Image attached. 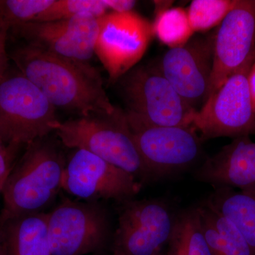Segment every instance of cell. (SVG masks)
Masks as SVG:
<instances>
[{
  "label": "cell",
  "mask_w": 255,
  "mask_h": 255,
  "mask_svg": "<svg viewBox=\"0 0 255 255\" xmlns=\"http://www.w3.org/2000/svg\"><path fill=\"white\" fill-rule=\"evenodd\" d=\"M66 161L59 147L46 137L27 145L1 191L0 223L43 212L62 189Z\"/></svg>",
  "instance_id": "7a4b0ae2"
},
{
  "label": "cell",
  "mask_w": 255,
  "mask_h": 255,
  "mask_svg": "<svg viewBox=\"0 0 255 255\" xmlns=\"http://www.w3.org/2000/svg\"><path fill=\"white\" fill-rule=\"evenodd\" d=\"M20 147L19 146L6 145L0 150V186L2 187L16 164Z\"/></svg>",
  "instance_id": "cb8c5ba5"
},
{
  "label": "cell",
  "mask_w": 255,
  "mask_h": 255,
  "mask_svg": "<svg viewBox=\"0 0 255 255\" xmlns=\"http://www.w3.org/2000/svg\"><path fill=\"white\" fill-rule=\"evenodd\" d=\"M107 9L118 13L128 12L132 11L137 1L132 0H103Z\"/></svg>",
  "instance_id": "484cf974"
},
{
  "label": "cell",
  "mask_w": 255,
  "mask_h": 255,
  "mask_svg": "<svg viewBox=\"0 0 255 255\" xmlns=\"http://www.w3.org/2000/svg\"><path fill=\"white\" fill-rule=\"evenodd\" d=\"M9 28L0 24V79L8 69L9 55L6 52V38Z\"/></svg>",
  "instance_id": "d4e9b609"
},
{
  "label": "cell",
  "mask_w": 255,
  "mask_h": 255,
  "mask_svg": "<svg viewBox=\"0 0 255 255\" xmlns=\"http://www.w3.org/2000/svg\"><path fill=\"white\" fill-rule=\"evenodd\" d=\"M48 214L23 215L0 223L7 255H52Z\"/></svg>",
  "instance_id": "2e32d148"
},
{
  "label": "cell",
  "mask_w": 255,
  "mask_h": 255,
  "mask_svg": "<svg viewBox=\"0 0 255 255\" xmlns=\"http://www.w3.org/2000/svg\"><path fill=\"white\" fill-rule=\"evenodd\" d=\"M97 55L112 82H118L141 60L153 37L152 23L135 11L107 12L99 18Z\"/></svg>",
  "instance_id": "9c48e42d"
},
{
  "label": "cell",
  "mask_w": 255,
  "mask_h": 255,
  "mask_svg": "<svg viewBox=\"0 0 255 255\" xmlns=\"http://www.w3.org/2000/svg\"><path fill=\"white\" fill-rule=\"evenodd\" d=\"M200 182L216 187L255 190V142L250 136L233 139L206 159L195 172Z\"/></svg>",
  "instance_id": "9a60e30c"
},
{
  "label": "cell",
  "mask_w": 255,
  "mask_h": 255,
  "mask_svg": "<svg viewBox=\"0 0 255 255\" xmlns=\"http://www.w3.org/2000/svg\"><path fill=\"white\" fill-rule=\"evenodd\" d=\"M60 122L56 108L18 70L0 79V137L7 145L21 147L55 132Z\"/></svg>",
  "instance_id": "277c9868"
},
{
  "label": "cell",
  "mask_w": 255,
  "mask_h": 255,
  "mask_svg": "<svg viewBox=\"0 0 255 255\" xmlns=\"http://www.w3.org/2000/svg\"><path fill=\"white\" fill-rule=\"evenodd\" d=\"M9 57L55 108L85 117H110L119 110L111 103L100 73L88 63L68 59L28 43L13 50Z\"/></svg>",
  "instance_id": "6da1fadb"
},
{
  "label": "cell",
  "mask_w": 255,
  "mask_h": 255,
  "mask_svg": "<svg viewBox=\"0 0 255 255\" xmlns=\"http://www.w3.org/2000/svg\"><path fill=\"white\" fill-rule=\"evenodd\" d=\"M142 184L132 174L80 149H74L67 159L62 189L87 201L100 199L119 202L131 200Z\"/></svg>",
  "instance_id": "30bf717a"
},
{
  "label": "cell",
  "mask_w": 255,
  "mask_h": 255,
  "mask_svg": "<svg viewBox=\"0 0 255 255\" xmlns=\"http://www.w3.org/2000/svg\"><path fill=\"white\" fill-rule=\"evenodd\" d=\"M214 41V33L193 36L184 46L169 48L159 64L175 91L196 111L200 110L209 97Z\"/></svg>",
  "instance_id": "7c38bea8"
},
{
  "label": "cell",
  "mask_w": 255,
  "mask_h": 255,
  "mask_svg": "<svg viewBox=\"0 0 255 255\" xmlns=\"http://www.w3.org/2000/svg\"><path fill=\"white\" fill-rule=\"evenodd\" d=\"M3 187L0 186V195L1 194V191H2Z\"/></svg>",
  "instance_id": "f546056e"
},
{
  "label": "cell",
  "mask_w": 255,
  "mask_h": 255,
  "mask_svg": "<svg viewBox=\"0 0 255 255\" xmlns=\"http://www.w3.org/2000/svg\"><path fill=\"white\" fill-rule=\"evenodd\" d=\"M28 44L59 56L88 63L95 54L99 18L80 15L60 21L31 22L11 28Z\"/></svg>",
  "instance_id": "5bb4252c"
},
{
  "label": "cell",
  "mask_w": 255,
  "mask_h": 255,
  "mask_svg": "<svg viewBox=\"0 0 255 255\" xmlns=\"http://www.w3.org/2000/svg\"><path fill=\"white\" fill-rule=\"evenodd\" d=\"M157 255H163L162 254V253H160V254Z\"/></svg>",
  "instance_id": "4dcf8cb0"
},
{
  "label": "cell",
  "mask_w": 255,
  "mask_h": 255,
  "mask_svg": "<svg viewBox=\"0 0 255 255\" xmlns=\"http://www.w3.org/2000/svg\"><path fill=\"white\" fill-rule=\"evenodd\" d=\"M237 0H194L187 11L191 27L194 33L206 32L219 26Z\"/></svg>",
  "instance_id": "44dd1931"
},
{
  "label": "cell",
  "mask_w": 255,
  "mask_h": 255,
  "mask_svg": "<svg viewBox=\"0 0 255 255\" xmlns=\"http://www.w3.org/2000/svg\"><path fill=\"white\" fill-rule=\"evenodd\" d=\"M128 125L151 179L180 172L192 165L202 153V142L191 127L152 125L130 112Z\"/></svg>",
  "instance_id": "52a82bcc"
},
{
  "label": "cell",
  "mask_w": 255,
  "mask_h": 255,
  "mask_svg": "<svg viewBox=\"0 0 255 255\" xmlns=\"http://www.w3.org/2000/svg\"><path fill=\"white\" fill-rule=\"evenodd\" d=\"M255 61V51L193 114L191 127L203 141L255 135V114L249 86L250 72Z\"/></svg>",
  "instance_id": "5b68a950"
},
{
  "label": "cell",
  "mask_w": 255,
  "mask_h": 255,
  "mask_svg": "<svg viewBox=\"0 0 255 255\" xmlns=\"http://www.w3.org/2000/svg\"><path fill=\"white\" fill-rule=\"evenodd\" d=\"M55 0H0V24L11 28L35 22Z\"/></svg>",
  "instance_id": "7402d4cb"
},
{
  "label": "cell",
  "mask_w": 255,
  "mask_h": 255,
  "mask_svg": "<svg viewBox=\"0 0 255 255\" xmlns=\"http://www.w3.org/2000/svg\"><path fill=\"white\" fill-rule=\"evenodd\" d=\"M163 255H212L206 242L198 207L174 216L173 228Z\"/></svg>",
  "instance_id": "d6986e66"
},
{
  "label": "cell",
  "mask_w": 255,
  "mask_h": 255,
  "mask_svg": "<svg viewBox=\"0 0 255 255\" xmlns=\"http://www.w3.org/2000/svg\"><path fill=\"white\" fill-rule=\"evenodd\" d=\"M255 51V0H237L214 32V63L208 99Z\"/></svg>",
  "instance_id": "4fadbf2b"
},
{
  "label": "cell",
  "mask_w": 255,
  "mask_h": 255,
  "mask_svg": "<svg viewBox=\"0 0 255 255\" xmlns=\"http://www.w3.org/2000/svg\"><path fill=\"white\" fill-rule=\"evenodd\" d=\"M0 255H7L6 254V243H5L4 233H3L1 225H0Z\"/></svg>",
  "instance_id": "83f0119b"
},
{
  "label": "cell",
  "mask_w": 255,
  "mask_h": 255,
  "mask_svg": "<svg viewBox=\"0 0 255 255\" xmlns=\"http://www.w3.org/2000/svg\"><path fill=\"white\" fill-rule=\"evenodd\" d=\"M152 25L154 36L170 48L184 46L194 34L187 10L181 7L157 11Z\"/></svg>",
  "instance_id": "ffe728a7"
},
{
  "label": "cell",
  "mask_w": 255,
  "mask_h": 255,
  "mask_svg": "<svg viewBox=\"0 0 255 255\" xmlns=\"http://www.w3.org/2000/svg\"><path fill=\"white\" fill-rule=\"evenodd\" d=\"M206 201L238 228L255 255V190L216 187Z\"/></svg>",
  "instance_id": "e0dca14e"
},
{
  "label": "cell",
  "mask_w": 255,
  "mask_h": 255,
  "mask_svg": "<svg viewBox=\"0 0 255 255\" xmlns=\"http://www.w3.org/2000/svg\"><path fill=\"white\" fill-rule=\"evenodd\" d=\"M128 112L161 127H191L196 112L182 100L158 65L134 67L119 79Z\"/></svg>",
  "instance_id": "8992f818"
},
{
  "label": "cell",
  "mask_w": 255,
  "mask_h": 255,
  "mask_svg": "<svg viewBox=\"0 0 255 255\" xmlns=\"http://www.w3.org/2000/svg\"><path fill=\"white\" fill-rule=\"evenodd\" d=\"M47 214L52 255L95 253L110 237L108 214L97 203L65 199Z\"/></svg>",
  "instance_id": "ba28073f"
},
{
  "label": "cell",
  "mask_w": 255,
  "mask_h": 255,
  "mask_svg": "<svg viewBox=\"0 0 255 255\" xmlns=\"http://www.w3.org/2000/svg\"><path fill=\"white\" fill-rule=\"evenodd\" d=\"M174 218L161 201H125L114 233L113 255L160 254L170 238Z\"/></svg>",
  "instance_id": "8fae6325"
},
{
  "label": "cell",
  "mask_w": 255,
  "mask_h": 255,
  "mask_svg": "<svg viewBox=\"0 0 255 255\" xmlns=\"http://www.w3.org/2000/svg\"><path fill=\"white\" fill-rule=\"evenodd\" d=\"M6 145H7V144L5 143V142L3 141L2 139L0 137V150H1V149L4 148L5 146Z\"/></svg>",
  "instance_id": "f1b7e54d"
},
{
  "label": "cell",
  "mask_w": 255,
  "mask_h": 255,
  "mask_svg": "<svg viewBox=\"0 0 255 255\" xmlns=\"http://www.w3.org/2000/svg\"><path fill=\"white\" fill-rule=\"evenodd\" d=\"M64 145L91 152L136 178L150 180L128 125L126 112L118 110L110 117H80L60 122L55 130Z\"/></svg>",
  "instance_id": "3957f363"
},
{
  "label": "cell",
  "mask_w": 255,
  "mask_h": 255,
  "mask_svg": "<svg viewBox=\"0 0 255 255\" xmlns=\"http://www.w3.org/2000/svg\"><path fill=\"white\" fill-rule=\"evenodd\" d=\"M107 12L103 0H55L35 22L60 21L85 14L100 18Z\"/></svg>",
  "instance_id": "603a6c76"
},
{
  "label": "cell",
  "mask_w": 255,
  "mask_h": 255,
  "mask_svg": "<svg viewBox=\"0 0 255 255\" xmlns=\"http://www.w3.org/2000/svg\"><path fill=\"white\" fill-rule=\"evenodd\" d=\"M249 86L251 92V100L255 114V61L252 66L249 75Z\"/></svg>",
  "instance_id": "4316f807"
},
{
  "label": "cell",
  "mask_w": 255,
  "mask_h": 255,
  "mask_svg": "<svg viewBox=\"0 0 255 255\" xmlns=\"http://www.w3.org/2000/svg\"><path fill=\"white\" fill-rule=\"evenodd\" d=\"M197 207L212 255H253L243 235L229 220L206 201Z\"/></svg>",
  "instance_id": "ac0fdd59"
}]
</instances>
